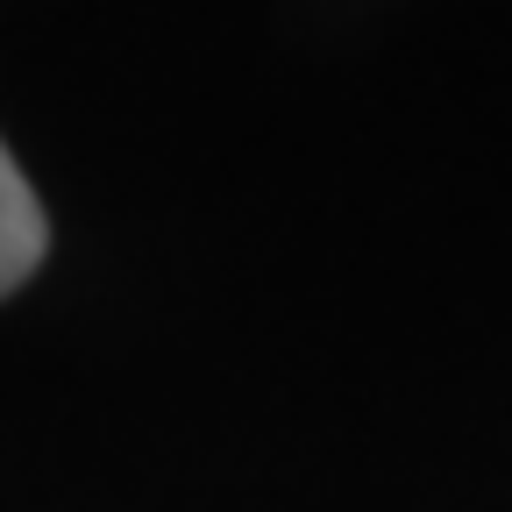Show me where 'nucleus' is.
<instances>
[{
	"instance_id": "nucleus-1",
	"label": "nucleus",
	"mask_w": 512,
	"mask_h": 512,
	"mask_svg": "<svg viewBox=\"0 0 512 512\" xmlns=\"http://www.w3.org/2000/svg\"><path fill=\"white\" fill-rule=\"evenodd\" d=\"M43 249H50L43 207H36V192H29L22 164L8 157V143H0V299H8L15 285H29V278H36Z\"/></svg>"
}]
</instances>
